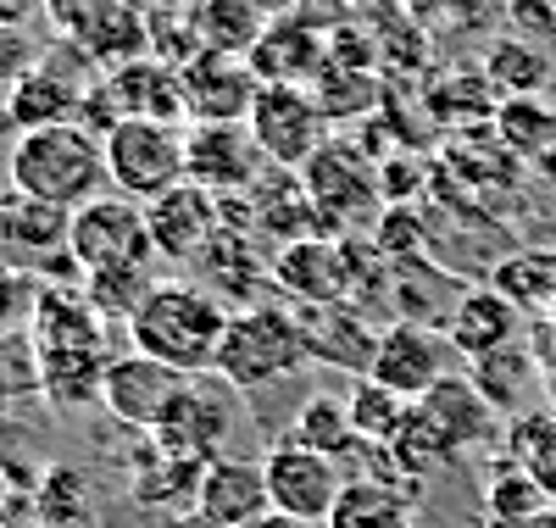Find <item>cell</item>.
Listing matches in <instances>:
<instances>
[{
	"label": "cell",
	"instance_id": "8992f818",
	"mask_svg": "<svg viewBox=\"0 0 556 528\" xmlns=\"http://www.w3.org/2000/svg\"><path fill=\"white\" fill-rule=\"evenodd\" d=\"M73 267L78 278L96 273H117V267H156V246H151V223L146 206L128 196H101L73 212Z\"/></svg>",
	"mask_w": 556,
	"mask_h": 528
},
{
	"label": "cell",
	"instance_id": "8d00e7d4",
	"mask_svg": "<svg viewBox=\"0 0 556 528\" xmlns=\"http://www.w3.org/2000/svg\"><path fill=\"white\" fill-rule=\"evenodd\" d=\"M23 395H39V345L28 334H12V340H0V417Z\"/></svg>",
	"mask_w": 556,
	"mask_h": 528
},
{
	"label": "cell",
	"instance_id": "9a60e30c",
	"mask_svg": "<svg viewBox=\"0 0 556 528\" xmlns=\"http://www.w3.org/2000/svg\"><path fill=\"white\" fill-rule=\"evenodd\" d=\"M178 84H184V112L195 123H245L262 89L245 56H217V51L190 56L178 67Z\"/></svg>",
	"mask_w": 556,
	"mask_h": 528
},
{
	"label": "cell",
	"instance_id": "ffe728a7",
	"mask_svg": "<svg viewBox=\"0 0 556 528\" xmlns=\"http://www.w3.org/2000/svg\"><path fill=\"white\" fill-rule=\"evenodd\" d=\"M106 317L89 306L84 284L78 290H62V284H45L34 323H28V340L39 351H106Z\"/></svg>",
	"mask_w": 556,
	"mask_h": 528
},
{
	"label": "cell",
	"instance_id": "d4e9b609",
	"mask_svg": "<svg viewBox=\"0 0 556 528\" xmlns=\"http://www.w3.org/2000/svg\"><path fill=\"white\" fill-rule=\"evenodd\" d=\"M262 28H267V17L251 0H195V12H190L195 45L201 51H217V56H251Z\"/></svg>",
	"mask_w": 556,
	"mask_h": 528
},
{
	"label": "cell",
	"instance_id": "74e56055",
	"mask_svg": "<svg viewBox=\"0 0 556 528\" xmlns=\"http://www.w3.org/2000/svg\"><path fill=\"white\" fill-rule=\"evenodd\" d=\"M39 290L45 284L23 267H12L0 256V340H12V334H28L34 323V306H39Z\"/></svg>",
	"mask_w": 556,
	"mask_h": 528
},
{
	"label": "cell",
	"instance_id": "d6a6232c",
	"mask_svg": "<svg viewBox=\"0 0 556 528\" xmlns=\"http://www.w3.org/2000/svg\"><path fill=\"white\" fill-rule=\"evenodd\" d=\"M384 456L401 462L406 473H434V467L456 462V445L440 435L434 417H429L424 406H406V417H401V428H395V440L384 445Z\"/></svg>",
	"mask_w": 556,
	"mask_h": 528
},
{
	"label": "cell",
	"instance_id": "e0dca14e",
	"mask_svg": "<svg viewBox=\"0 0 556 528\" xmlns=\"http://www.w3.org/2000/svg\"><path fill=\"white\" fill-rule=\"evenodd\" d=\"M518 334H523V312L495 296L490 284H479V290H462V301L451 306L445 317V340L456 356H468V362H484L495 351H513L518 345Z\"/></svg>",
	"mask_w": 556,
	"mask_h": 528
},
{
	"label": "cell",
	"instance_id": "ee69618b",
	"mask_svg": "<svg viewBox=\"0 0 556 528\" xmlns=\"http://www.w3.org/2000/svg\"><path fill=\"white\" fill-rule=\"evenodd\" d=\"M534 173H540V178H545V184L556 189V146H551V151H545V156L534 162Z\"/></svg>",
	"mask_w": 556,
	"mask_h": 528
},
{
	"label": "cell",
	"instance_id": "7a4b0ae2",
	"mask_svg": "<svg viewBox=\"0 0 556 528\" xmlns=\"http://www.w3.org/2000/svg\"><path fill=\"white\" fill-rule=\"evenodd\" d=\"M7 173H12V196L62 206V212H78L89 201L112 196L106 146H101V134L84 128V123H51V128L17 134Z\"/></svg>",
	"mask_w": 556,
	"mask_h": 528
},
{
	"label": "cell",
	"instance_id": "f546056e",
	"mask_svg": "<svg viewBox=\"0 0 556 528\" xmlns=\"http://www.w3.org/2000/svg\"><path fill=\"white\" fill-rule=\"evenodd\" d=\"M490 290L506 296L523 317L529 312H551L556 306V256L551 251H513L506 262H495Z\"/></svg>",
	"mask_w": 556,
	"mask_h": 528
},
{
	"label": "cell",
	"instance_id": "f6af8a7d",
	"mask_svg": "<svg viewBox=\"0 0 556 528\" xmlns=\"http://www.w3.org/2000/svg\"><path fill=\"white\" fill-rule=\"evenodd\" d=\"M0 528H12V517H7V501H0Z\"/></svg>",
	"mask_w": 556,
	"mask_h": 528
},
{
	"label": "cell",
	"instance_id": "8fae6325",
	"mask_svg": "<svg viewBox=\"0 0 556 528\" xmlns=\"http://www.w3.org/2000/svg\"><path fill=\"white\" fill-rule=\"evenodd\" d=\"M262 167H267V156H262V146L251 139L245 123H195L184 134V173L217 201L256 189Z\"/></svg>",
	"mask_w": 556,
	"mask_h": 528
},
{
	"label": "cell",
	"instance_id": "4316f807",
	"mask_svg": "<svg viewBox=\"0 0 556 528\" xmlns=\"http://www.w3.org/2000/svg\"><path fill=\"white\" fill-rule=\"evenodd\" d=\"M329 528H412V501L390 478H345Z\"/></svg>",
	"mask_w": 556,
	"mask_h": 528
},
{
	"label": "cell",
	"instance_id": "7bdbcfd3",
	"mask_svg": "<svg viewBox=\"0 0 556 528\" xmlns=\"http://www.w3.org/2000/svg\"><path fill=\"white\" fill-rule=\"evenodd\" d=\"M251 7L273 23V17H290V7H295V0H251Z\"/></svg>",
	"mask_w": 556,
	"mask_h": 528
},
{
	"label": "cell",
	"instance_id": "5b68a950",
	"mask_svg": "<svg viewBox=\"0 0 556 528\" xmlns=\"http://www.w3.org/2000/svg\"><path fill=\"white\" fill-rule=\"evenodd\" d=\"M235 395L217 373H201L178 390V401L162 412V423L151 428V445L173 462L206 467L217 456H228V435H235Z\"/></svg>",
	"mask_w": 556,
	"mask_h": 528
},
{
	"label": "cell",
	"instance_id": "4fadbf2b",
	"mask_svg": "<svg viewBox=\"0 0 556 528\" xmlns=\"http://www.w3.org/2000/svg\"><path fill=\"white\" fill-rule=\"evenodd\" d=\"M146 223H151V246L162 262H201L217 234H223V201L206 196L201 184H178L167 196H156L146 206Z\"/></svg>",
	"mask_w": 556,
	"mask_h": 528
},
{
	"label": "cell",
	"instance_id": "b9f144b4",
	"mask_svg": "<svg viewBox=\"0 0 556 528\" xmlns=\"http://www.w3.org/2000/svg\"><path fill=\"white\" fill-rule=\"evenodd\" d=\"M245 528H317V523H301V517H290V512H262V517L245 523Z\"/></svg>",
	"mask_w": 556,
	"mask_h": 528
},
{
	"label": "cell",
	"instance_id": "2e32d148",
	"mask_svg": "<svg viewBox=\"0 0 556 528\" xmlns=\"http://www.w3.org/2000/svg\"><path fill=\"white\" fill-rule=\"evenodd\" d=\"M267 506V478H262V456H217L201 467L195 478V517L206 528H245L256 523Z\"/></svg>",
	"mask_w": 556,
	"mask_h": 528
},
{
	"label": "cell",
	"instance_id": "7c38bea8",
	"mask_svg": "<svg viewBox=\"0 0 556 528\" xmlns=\"http://www.w3.org/2000/svg\"><path fill=\"white\" fill-rule=\"evenodd\" d=\"M301 189L312 201V223L317 228H351V223H367L379 206V178L367 173L362 162H351L345 146H323L306 167H301Z\"/></svg>",
	"mask_w": 556,
	"mask_h": 528
},
{
	"label": "cell",
	"instance_id": "1f68e13d",
	"mask_svg": "<svg viewBox=\"0 0 556 528\" xmlns=\"http://www.w3.org/2000/svg\"><path fill=\"white\" fill-rule=\"evenodd\" d=\"M156 267H117V273H96V278H84V296L89 306H96L106 323H134V312L146 306V296L156 290Z\"/></svg>",
	"mask_w": 556,
	"mask_h": 528
},
{
	"label": "cell",
	"instance_id": "44dd1931",
	"mask_svg": "<svg viewBox=\"0 0 556 528\" xmlns=\"http://www.w3.org/2000/svg\"><path fill=\"white\" fill-rule=\"evenodd\" d=\"M273 273L301 306H317V312H329L351 290V256H345L340 239L334 246L329 239H290V251L278 256Z\"/></svg>",
	"mask_w": 556,
	"mask_h": 528
},
{
	"label": "cell",
	"instance_id": "603a6c76",
	"mask_svg": "<svg viewBox=\"0 0 556 528\" xmlns=\"http://www.w3.org/2000/svg\"><path fill=\"white\" fill-rule=\"evenodd\" d=\"M96 84H67L56 67H28L17 84H12V123L28 134V128H51V123H78L73 106L89 101Z\"/></svg>",
	"mask_w": 556,
	"mask_h": 528
},
{
	"label": "cell",
	"instance_id": "d590c367",
	"mask_svg": "<svg viewBox=\"0 0 556 528\" xmlns=\"http://www.w3.org/2000/svg\"><path fill=\"white\" fill-rule=\"evenodd\" d=\"M513 456L545 495H556V417H523L513 428Z\"/></svg>",
	"mask_w": 556,
	"mask_h": 528
},
{
	"label": "cell",
	"instance_id": "484cf974",
	"mask_svg": "<svg viewBox=\"0 0 556 528\" xmlns=\"http://www.w3.org/2000/svg\"><path fill=\"white\" fill-rule=\"evenodd\" d=\"M112 351H39V395L51 406H89L101 401Z\"/></svg>",
	"mask_w": 556,
	"mask_h": 528
},
{
	"label": "cell",
	"instance_id": "e575fe53",
	"mask_svg": "<svg viewBox=\"0 0 556 528\" xmlns=\"http://www.w3.org/2000/svg\"><path fill=\"white\" fill-rule=\"evenodd\" d=\"M39 517L51 523V528H84L89 523V485H84V473L78 467H51L45 473V485L34 495Z\"/></svg>",
	"mask_w": 556,
	"mask_h": 528
},
{
	"label": "cell",
	"instance_id": "f35d334b",
	"mask_svg": "<svg viewBox=\"0 0 556 528\" xmlns=\"http://www.w3.org/2000/svg\"><path fill=\"white\" fill-rule=\"evenodd\" d=\"M545 490L534 485V478L518 467L513 478H495V485H490V512L501 517V523H529V517H540L545 512Z\"/></svg>",
	"mask_w": 556,
	"mask_h": 528
},
{
	"label": "cell",
	"instance_id": "d6986e66",
	"mask_svg": "<svg viewBox=\"0 0 556 528\" xmlns=\"http://www.w3.org/2000/svg\"><path fill=\"white\" fill-rule=\"evenodd\" d=\"M106 101H112V117H151V123H173L184 117V84H178V67L156 62V56H139V62H123L101 78Z\"/></svg>",
	"mask_w": 556,
	"mask_h": 528
},
{
	"label": "cell",
	"instance_id": "5bb4252c",
	"mask_svg": "<svg viewBox=\"0 0 556 528\" xmlns=\"http://www.w3.org/2000/svg\"><path fill=\"white\" fill-rule=\"evenodd\" d=\"M184 384H190L184 373H173V367H162V362H151V356L128 351V356H112V367H106L101 406H106V417H112V423L139 428V435H151V428L162 423V412L178 401Z\"/></svg>",
	"mask_w": 556,
	"mask_h": 528
},
{
	"label": "cell",
	"instance_id": "30bf717a",
	"mask_svg": "<svg viewBox=\"0 0 556 528\" xmlns=\"http://www.w3.org/2000/svg\"><path fill=\"white\" fill-rule=\"evenodd\" d=\"M451 362V340L434 328V323H390L379 328V345H374V367H367V378L384 384L390 395H401L406 406H417L445 373Z\"/></svg>",
	"mask_w": 556,
	"mask_h": 528
},
{
	"label": "cell",
	"instance_id": "52a82bcc",
	"mask_svg": "<svg viewBox=\"0 0 556 528\" xmlns=\"http://www.w3.org/2000/svg\"><path fill=\"white\" fill-rule=\"evenodd\" d=\"M245 128H251V139L262 146L267 167H278V173H301L323 146H329V139H323L329 117H323L317 95L312 89H295V84H262Z\"/></svg>",
	"mask_w": 556,
	"mask_h": 528
},
{
	"label": "cell",
	"instance_id": "7402d4cb",
	"mask_svg": "<svg viewBox=\"0 0 556 528\" xmlns=\"http://www.w3.org/2000/svg\"><path fill=\"white\" fill-rule=\"evenodd\" d=\"M417 406L434 417V428L456 445V456H462V451H473V445H484V440H490V428H495V406L473 390V378H440Z\"/></svg>",
	"mask_w": 556,
	"mask_h": 528
},
{
	"label": "cell",
	"instance_id": "ab89813d",
	"mask_svg": "<svg viewBox=\"0 0 556 528\" xmlns=\"http://www.w3.org/2000/svg\"><path fill=\"white\" fill-rule=\"evenodd\" d=\"M506 23H513V34L529 39V45L556 39V0H513V7H506Z\"/></svg>",
	"mask_w": 556,
	"mask_h": 528
},
{
	"label": "cell",
	"instance_id": "83f0119b",
	"mask_svg": "<svg viewBox=\"0 0 556 528\" xmlns=\"http://www.w3.org/2000/svg\"><path fill=\"white\" fill-rule=\"evenodd\" d=\"M479 67H484V78H490V89L501 95V101L540 95V89L551 84V56H545V45H529V39H518V34L495 39Z\"/></svg>",
	"mask_w": 556,
	"mask_h": 528
},
{
	"label": "cell",
	"instance_id": "60d3db41",
	"mask_svg": "<svg viewBox=\"0 0 556 528\" xmlns=\"http://www.w3.org/2000/svg\"><path fill=\"white\" fill-rule=\"evenodd\" d=\"M39 12V0H0V28H23Z\"/></svg>",
	"mask_w": 556,
	"mask_h": 528
},
{
	"label": "cell",
	"instance_id": "836d02e7",
	"mask_svg": "<svg viewBox=\"0 0 556 528\" xmlns=\"http://www.w3.org/2000/svg\"><path fill=\"white\" fill-rule=\"evenodd\" d=\"M345 406H351V423H356L362 445H390V440H395V428H401V417H406V401L390 395L384 384H374V378L351 384Z\"/></svg>",
	"mask_w": 556,
	"mask_h": 528
},
{
	"label": "cell",
	"instance_id": "277c9868",
	"mask_svg": "<svg viewBox=\"0 0 556 528\" xmlns=\"http://www.w3.org/2000/svg\"><path fill=\"white\" fill-rule=\"evenodd\" d=\"M101 146H106L112 196H128L139 206H151L156 196H167V189L190 184V173H184V134H178V123L123 117Z\"/></svg>",
	"mask_w": 556,
	"mask_h": 528
},
{
	"label": "cell",
	"instance_id": "cb8c5ba5",
	"mask_svg": "<svg viewBox=\"0 0 556 528\" xmlns=\"http://www.w3.org/2000/svg\"><path fill=\"white\" fill-rule=\"evenodd\" d=\"M285 440H295V445H306V451H317V456H329V462H345V456L362 451V435H356V423H351V406H345V395H334V390L306 395L301 412H295V423L285 428Z\"/></svg>",
	"mask_w": 556,
	"mask_h": 528
},
{
	"label": "cell",
	"instance_id": "4dcf8cb0",
	"mask_svg": "<svg viewBox=\"0 0 556 528\" xmlns=\"http://www.w3.org/2000/svg\"><path fill=\"white\" fill-rule=\"evenodd\" d=\"M501 95L490 89L484 67H451L429 84V112L440 123H495Z\"/></svg>",
	"mask_w": 556,
	"mask_h": 528
},
{
	"label": "cell",
	"instance_id": "3957f363",
	"mask_svg": "<svg viewBox=\"0 0 556 528\" xmlns=\"http://www.w3.org/2000/svg\"><path fill=\"white\" fill-rule=\"evenodd\" d=\"M312 362V328L301 312L290 306H245L228 312V334L217 351V378L228 390H267V384H285Z\"/></svg>",
	"mask_w": 556,
	"mask_h": 528
},
{
	"label": "cell",
	"instance_id": "9c48e42d",
	"mask_svg": "<svg viewBox=\"0 0 556 528\" xmlns=\"http://www.w3.org/2000/svg\"><path fill=\"white\" fill-rule=\"evenodd\" d=\"M67 239H73V212L28 201V196L0 201V256L23 273H34L39 284L56 278V273H78Z\"/></svg>",
	"mask_w": 556,
	"mask_h": 528
},
{
	"label": "cell",
	"instance_id": "ac0fdd59",
	"mask_svg": "<svg viewBox=\"0 0 556 528\" xmlns=\"http://www.w3.org/2000/svg\"><path fill=\"white\" fill-rule=\"evenodd\" d=\"M245 62H251V73L262 84H295V89H306V84L323 78V67H329V45H323V34L306 17H273Z\"/></svg>",
	"mask_w": 556,
	"mask_h": 528
},
{
	"label": "cell",
	"instance_id": "6da1fadb",
	"mask_svg": "<svg viewBox=\"0 0 556 528\" xmlns=\"http://www.w3.org/2000/svg\"><path fill=\"white\" fill-rule=\"evenodd\" d=\"M223 334H228V306L212 290H201L195 278H162L146 296V306L134 312L128 345L184 378H201L217 367Z\"/></svg>",
	"mask_w": 556,
	"mask_h": 528
},
{
	"label": "cell",
	"instance_id": "f1b7e54d",
	"mask_svg": "<svg viewBox=\"0 0 556 528\" xmlns=\"http://www.w3.org/2000/svg\"><path fill=\"white\" fill-rule=\"evenodd\" d=\"M490 134L501 139L518 162H540L556 146V106L545 95H518V101H501Z\"/></svg>",
	"mask_w": 556,
	"mask_h": 528
},
{
	"label": "cell",
	"instance_id": "ba28073f",
	"mask_svg": "<svg viewBox=\"0 0 556 528\" xmlns=\"http://www.w3.org/2000/svg\"><path fill=\"white\" fill-rule=\"evenodd\" d=\"M262 478H267V506L273 512H290V517L317 523V528H329L334 501L345 490L340 462L317 456V451H306L295 440H278V445L262 451Z\"/></svg>",
	"mask_w": 556,
	"mask_h": 528
}]
</instances>
